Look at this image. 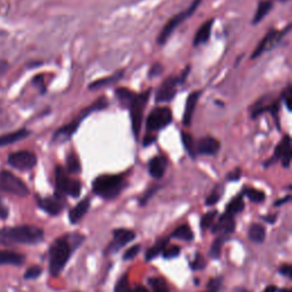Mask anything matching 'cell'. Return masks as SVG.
Masks as SVG:
<instances>
[{"mask_svg":"<svg viewBox=\"0 0 292 292\" xmlns=\"http://www.w3.org/2000/svg\"><path fill=\"white\" fill-rule=\"evenodd\" d=\"M272 8H273L272 0H261V2H259L256 14L254 16V19H252V24H258L261 20L265 19V17L268 15V13L272 11Z\"/></svg>","mask_w":292,"mask_h":292,"instance_id":"26","label":"cell"},{"mask_svg":"<svg viewBox=\"0 0 292 292\" xmlns=\"http://www.w3.org/2000/svg\"><path fill=\"white\" fill-rule=\"evenodd\" d=\"M89 207H90L89 199L86 198L85 200H82V201L78 203L76 207H73L71 210H70L69 212L70 221H71L72 224H77L78 221H79L81 218L86 215Z\"/></svg>","mask_w":292,"mask_h":292,"instance_id":"23","label":"cell"},{"mask_svg":"<svg viewBox=\"0 0 292 292\" xmlns=\"http://www.w3.org/2000/svg\"><path fill=\"white\" fill-rule=\"evenodd\" d=\"M172 121V112L167 106H158L151 113L146 119V130L149 134L160 132L168 127Z\"/></svg>","mask_w":292,"mask_h":292,"instance_id":"9","label":"cell"},{"mask_svg":"<svg viewBox=\"0 0 292 292\" xmlns=\"http://www.w3.org/2000/svg\"><path fill=\"white\" fill-rule=\"evenodd\" d=\"M280 274H282V275H284V276H287V277H291L292 276L291 265H289V264L283 265L282 267L280 268Z\"/></svg>","mask_w":292,"mask_h":292,"instance_id":"50","label":"cell"},{"mask_svg":"<svg viewBox=\"0 0 292 292\" xmlns=\"http://www.w3.org/2000/svg\"><path fill=\"white\" fill-rule=\"evenodd\" d=\"M7 163L12 168L20 170V171H28L36 167L38 158L36 153L29 150H21L13 152L7 158Z\"/></svg>","mask_w":292,"mask_h":292,"instance_id":"11","label":"cell"},{"mask_svg":"<svg viewBox=\"0 0 292 292\" xmlns=\"http://www.w3.org/2000/svg\"><path fill=\"white\" fill-rule=\"evenodd\" d=\"M107 106H108V102L106 97H104V96L99 97L97 101H95L93 104H90L88 107L84 108V110L79 113V115H78L76 119H73L71 123L56 130L53 135V138H51V142L60 144V143H64L69 141V139L77 133V130L79 129L82 121H84L87 116H89L93 112L105 110Z\"/></svg>","mask_w":292,"mask_h":292,"instance_id":"2","label":"cell"},{"mask_svg":"<svg viewBox=\"0 0 292 292\" xmlns=\"http://www.w3.org/2000/svg\"><path fill=\"white\" fill-rule=\"evenodd\" d=\"M159 190V186H152L151 189H149L146 191V193L143 195L142 197V199H141V204L142 206H144V204H146L147 203V201H149V200L153 197V195L156 193V191Z\"/></svg>","mask_w":292,"mask_h":292,"instance_id":"47","label":"cell"},{"mask_svg":"<svg viewBox=\"0 0 292 292\" xmlns=\"http://www.w3.org/2000/svg\"><path fill=\"white\" fill-rule=\"evenodd\" d=\"M181 80L178 77H169L165 79L156 90L155 102L156 103H168L171 102L177 95L178 87H180Z\"/></svg>","mask_w":292,"mask_h":292,"instance_id":"14","label":"cell"},{"mask_svg":"<svg viewBox=\"0 0 292 292\" xmlns=\"http://www.w3.org/2000/svg\"><path fill=\"white\" fill-rule=\"evenodd\" d=\"M114 292H133V290L130 289L129 276H128L127 273L124 274L123 277H121L120 280L116 282L115 287H114Z\"/></svg>","mask_w":292,"mask_h":292,"instance_id":"37","label":"cell"},{"mask_svg":"<svg viewBox=\"0 0 292 292\" xmlns=\"http://www.w3.org/2000/svg\"><path fill=\"white\" fill-rule=\"evenodd\" d=\"M182 141L183 144H184L185 150L189 152L191 158L192 159L197 158V153H195V142L193 136L186 132H182Z\"/></svg>","mask_w":292,"mask_h":292,"instance_id":"33","label":"cell"},{"mask_svg":"<svg viewBox=\"0 0 292 292\" xmlns=\"http://www.w3.org/2000/svg\"><path fill=\"white\" fill-rule=\"evenodd\" d=\"M221 195H223V187L217 186L216 189L212 191V193L207 198L206 204L207 206H213V204H216L218 201H219Z\"/></svg>","mask_w":292,"mask_h":292,"instance_id":"39","label":"cell"},{"mask_svg":"<svg viewBox=\"0 0 292 292\" xmlns=\"http://www.w3.org/2000/svg\"><path fill=\"white\" fill-rule=\"evenodd\" d=\"M81 171V163L78 155L75 152H71L67 156V172L72 173V175H77Z\"/></svg>","mask_w":292,"mask_h":292,"instance_id":"30","label":"cell"},{"mask_svg":"<svg viewBox=\"0 0 292 292\" xmlns=\"http://www.w3.org/2000/svg\"><path fill=\"white\" fill-rule=\"evenodd\" d=\"M290 199H291V195H286L285 198L277 200V201H276L275 203H274V206H275V207H280V206H282V204H284V203H286V202H289V201H290Z\"/></svg>","mask_w":292,"mask_h":292,"instance_id":"54","label":"cell"},{"mask_svg":"<svg viewBox=\"0 0 292 292\" xmlns=\"http://www.w3.org/2000/svg\"><path fill=\"white\" fill-rule=\"evenodd\" d=\"M201 2L202 0H193V3L191 4V6L187 8V10L178 13L177 15L171 17V19L167 22V24H165L164 27L162 28V30H161V32L158 37L159 45H164V43L168 41V39L170 38V36H171L173 31H175V30L180 27L183 22L186 21L187 19H189V17H191L192 15L194 14V12L198 10V7L200 5H201Z\"/></svg>","mask_w":292,"mask_h":292,"instance_id":"7","label":"cell"},{"mask_svg":"<svg viewBox=\"0 0 292 292\" xmlns=\"http://www.w3.org/2000/svg\"><path fill=\"white\" fill-rule=\"evenodd\" d=\"M32 85L37 87V88L39 89V91H40L41 95H43L47 91L46 85H45V79H43V77L41 75L36 76V77L33 78V79H32Z\"/></svg>","mask_w":292,"mask_h":292,"instance_id":"44","label":"cell"},{"mask_svg":"<svg viewBox=\"0 0 292 292\" xmlns=\"http://www.w3.org/2000/svg\"><path fill=\"white\" fill-rule=\"evenodd\" d=\"M135 233L130 229L126 228H116L113 230V241L107 246L105 254H114L119 251L121 248L128 245L135 239Z\"/></svg>","mask_w":292,"mask_h":292,"instance_id":"16","label":"cell"},{"mask_svg":"<svg viewBox=\"0 0 292 292\" xmlns=\"http://www.w3.org/2000/svg\"><path fill=\"white\" fill-rule=\"evenodd\" d=\"M278 2H281V3H286V2H289V0H278Z\"/></svg>","mask_w":292,"mask_h":292,"instance_id":"59","label":"cell"},{"mask_svg":"<svg viewBox=\"0 0 292 292\" xmlns=\"http://www.w3.org/2000/svg\"><path fill=\"white\" fill-rule=\"evenodd\" d=\"M180 252H181V248L178 246H167L162 251V255H163V258L171 259L180 255Z\"/></svg>","mask_w":292,"mask_h":292,"instance_id":"40","label":"cell"},{"mask_svg":"<svg viewBox=\"0 0 292 292\" xmlns=\"http://www.w3.org/2000/svg\"><path fill=\"white\" fill-rule=\"evenodd\" d=\"M133 292H149V290L146 289L145 286H143V285H137L135 289L133 290Z\"/></svg>","mask_w":292,"mask_h":292,"instance_id":"55","label":"cell"},{"mask_svg":"<svg viewBox=\"0 0 292 292\" xmlns=\"http://www.w3.org/2000/svg\"><path fill=\"white\" fill-rule=\"evenodd\" d=\"M30 135H31V132L27 128H21L19 130H15V132L0 135V147L12 145V144H15L22 141V139L29 137Z\"/></svg>","mask_w":292,"mask_h":292,"instance_id":"20","label":"cell"},{"mask_svg":"<svg viewBox=\"0 0 292 292\" xmlns=\"http://www.w3.org/2000/svg\"><path fill=\"white\" fill-rule=\"evenodd\" d=\"M8 216V209L0 201V219H5Z\"/></svg>","mask_w":292,"mask_h":292,"instance_id":"53","label":"cell"},{"mask_svg":"<svg viewBox=\"0 0 292 292\" xmlns=\"http://www.w3.org/2000/svg\"><path fill=\"white\" fill-rule=\"evenodd\" d=\"M168 161L162 155H158L152 158L149 162V172L150 175L159 180L162 177L165 172V168H167Z\"/></svg>","mask_w":292,"mask_h":292,"instance_id":"21","label":"cell"},{"mask_svg":"<svg viewBox=\"0 0 292 292\" xmlns=\"http://www.w3.org/2000/svg\"><path fill=\"white\" fill-rule=\"evenodd\" d=\"M55 184L56 193L69 195L72 198H78L81 192V183L78 180L69 177L67 170L62 165H57L55 169Z\"/></svg>","mask_w":292,"mask_h":292,"instance_id":"6","label":"cell"},{"mask_svg":"<svg viewBox=\"0 0 292 292\" xmlns=\"http://www.w3.org/2000/svg\"><path fill=\"white\" fill-rule=\"evenodd\" d=\"M10 70V64L6 60L0 59V76L5 75V73Z\"/></svg>","mask_w":292,"mask_h":292,"instance_id":"51","label":"cell"},{"mask_svg":"<svg viewBox=\"0 0 292 292\" xmlns=\"http://www.w3.org/2000/svg\"><path fill=\"white\" fill-rule=\"evenodd\" d=\"M84 237L79 234L65 235L56 240L49 250V272L53 276H59L71 257L75 248L79 247Z\"/></svg>","mask_w":292,"mask_h":292,"instance_id":"1","label":"cell"},{"mask_svg":"<svg viewBox=\"0 0 292 292\" xmlns=\"http://www.w3.org/2000/svg\"><path fill=\"white\" fill-rule=\"evenodd\" d=\"M290 29H291V25L289 24V25H286L285 29H283V30H271V31H268V33L266 34L263 39H261L259 45L256 47V49L251 55V60L259 57V56L266 53V51H269L271 49H273V48L275 47L277 43H280L282 39L286 36L287 32L290 31Z\"/></svg>","mask_w":292,"mask_h":292,"instance_id":"10","label":"cell"},{"mask_svg":"<svg viewBox=\"0 0 292 292\" xmlns=\"http://www.w3.org/2000/svg\"><path fill=\"white\" fill-rule=\"evenodd\" d=\"M149 283L153 292H169L167 282L162 277H151L149 278Z\"/></svg>","mask_w":292,"mask_h":292,"instance_id":"36","label":"cell"},{"mask_svg":"<svg viewBox=\"0 0 292 292\" xmlns=\"http://www.w3.org/2000/svg\"><path fill=\"white\" fill-rule=\"evenodd\" d=\"M243 209H245V202H243V195L240 194L238 197H235L232 199V201H230L227 206H226V213H228V215H232L235 216L238 215V213L241 212Z\"/></svg>","mask_w":292,"mask_h":292,"instance_id":"29","label":"cell"},{"mask_svg":"<svg viewBox=\"0 0 292 292\" xmlns=\"http://www.w3.org/2000/svg\"><path fill=\"white\" fill-rule=\"evenodd\" d=\"M127 185L124 175H101L93 182V191L96 195L105 200H114Z\"/></svg>","mask_w":292,"mask_h":292,"instance_id":"3","label":"cell"},{"mask_svg":"<svg viewBox=\"0 0 292 292\" xmlns=\"http://www.w3.org/2000/svg\"><path fill=\"white\" fill-rule=\"evenodd\" d=\"M38 206L40 207L43 211L49 213L51 216H56L63 211V209L67 206L65 202V197L62 194L56 193L51 197L38 198Z\"/></svg>","mask_w":292,"mask_h":292,"instance_id":"15","label":"cell"},{"mask_svg":"<svg viewBox=\"0 0 292 292\" xmlns=\"http://www.w3.org/2000/svg\"><path fill=\"white\" fill-rule=\"evenodd\" d=\"M42 273V268L39 267V266H32L30 267L27 272L24 274V277L27 280H33V278H37L41 275Z\"/></svg>","mask_w":292,"mask_h":292,"instance_id":"41","label":"cell"},{"mask_svg":"<svg viewBox=\"0 0 292 292\" xmlns=\"http://www.w3.org/2000/svg\"><path fill=\"white\" fill-rule=\"evenodd\" d=\"M76 292H78V291H76Z\"/></svg>","mask_w":292,"mask_h":292,"instance_id":"60","label":"cell"},{"mask_svg":"<svg viewBox=\"0 0 292 292\" xmlns=\"http://www.w3.org/2000/svg\"><path fill=\"white\" fill-rule=\"evenodd\" d=\"M242 195H246V197H248V199H249L251 202H256V203L263 202L266 199V194L263 191L252 189V187H246V189L243 190Z\"/></svg>","mask_w":292,"mask_h":292,"instance_id":"34","label":"cell"},{"mask_svg":"<svg viewBox=\"0 0 292 292\" xmlns=\"http://www.w3.org/2000/svg\"><path fill=\"white\" fill-rule=\"evenodd\" d=\"M283 101H284V104H285V106L286 108L289 111H291V98H292V88H291V86L289 85L286 87V88L282 91V97H281Z\"/></svg>","mask_w":292,"mask_h":292,"instance_id":"43","label":"cell"},{"mask_svg":"<svg viewBox=\"0 0 292 292\" xmlns=\"http://www.w3.org/2000/svg\"><path fill=\"white\" fill-rule=\"evenodd\" d=\"M151 96V89L143 91L141 94H136L133 99V102L129 105L130 112V120H132V128L135 138L139 137V133H141L142 124H143V116L144 111L147 105Z\"/></svg>","mask_w":292,"mask_h":292,"instance_id":"5","label":"cell"},{"mask_svg":"<svg viewBox=\"0 0 292 292\" xmlns=\"http://www.w3.org/2000/svg\"><path fill=\"white\" fill-rule=\"evenodd\" d=\"M200 95H201V91H193V93H191L189 95V97H187L184 115H183V124H184V126H186V127H190L192 120H193V115L195 108H197Z\"/></svg>","mask_w":292,"mask_h":292,"instance_id":"19","label":"cell"},{"mask_svg":"<svg viewBox=\"0 0 292 292\" xmlns=\"http://www.w3.org/2000/svg\"><path fill=\"white\" fill-rule=\"evenodd\" d=\"M241 169L238 168V169H235L233 170L232 172H229L228 175H227V180L230 181V182H235V181H239L240 178H241Z\"/></svg>","mask_w":292,"mask_h":292,"instance_id":"48","label":"cell"},{"mask_svg":"<svg viewBox=\"0 0 292 292\" xmlns=\"http://www.w3.org/2000/svg\"><path fill=\"white\" fill-rule=\"evenodd\" d=\"M0 191L17 195V197L21 198L28 197L30 193L27 184L8 170L0 171Z\"/></svg>","mask_w":292,"mask_h":292,"instance_id":"8","label":"cell"},{"mask_svg":"<svg viewBox=\"0 0 292 292\" xmlns=\"http://www.w3.org/2000/svg\"><path fill=\"white\" fill-rule=\"evenodd\" d=\"M206 267V260L202 257V255L197 254L194 260L191 263V268L194 269V271H199V269H202Z\"/></svg>","mask_w":292,"mask_h":292,"instance_id":"42","label":"cell"},{"mask_svg":"<svg viewBox=\"0 0 292 292\" xmlns=\"http://www.w3.org/2000/svg\"><path fill=\"white\" fill-rule=\"evenodd\" d=\"M155 139H156V138H155L154 135L147 133L146 136L144 137V146H149V145H151L152 143L155 142Z\"/></svg>","mask_w":292,"mask_h":292,"instance_id":"52","label":"cell"},{"mask_svg":"<svg viewBox=\"0 0 292 292\" xmlns=\"http://www.w3.org/2000/svg\"><path fill=\"white\" fill-rule=\"evenodd\" d=\"M235 230V220L234 216L228 215V213H223L219 217L217 223L213 225L212 233L213 234H219L218 237H224L227 238L228 235L232 234Z\"/></svg>","mask_w":292,"mask_h":292,"instance_id":"18","label":"cell"},{"mask_svg":"<svg viewBox=\"0 0 292 292\" xmlns=\"http://www.w3.org/2000/svg\"><path fill=\"white\" fill-rule=\"evenodd\" d=\"M221 282H223V278H221V277L211 278V280L209 281V283H208L209 292H217L218 290L220 289Z\"/></svg>","mask_w":292,"mask_h":292,"instance_id":"46","label":"cell"},{"mask_svg":"<svg viewBox=\"0 0 292 292\" xmlns=\"http://www.w3.org/2000/svg\"><path fill=\"white\" fill-rule=\"evenodd\" d=\"M266 238V230L264 226L259 224H254L250 226L249 228V239L255 243H261L265 241Z\"/></svg>","mask_w":292,"mask_h":292,"instance_id":"32","label":"cell"},{"mask_svg":"<svg viewBox=\"0 0 292 292\" xmlns=\"http://www.w3.org/2000/svg\"><path fill=\"white\" fill-rule=\"evenodd\" d=\"M139 251H141V246H139V245L129 248V249L124 254V259L125 260L134 259L135 257H136L139 254Z\"/></svg>","mask_w":292,"mask_h":292,"instance_id":"45","label":"cell"},{"mask_svg":"<svg viewBox=\"0 0 292 292\" xmlns=\"http://www.w3.org/2000/svg\"><path fill=\"white\" fill-rule=\"evenodd\" d=\"M275 218H276V216L273 215V216L263 217V219H264L265 221H268V223H274V221H275Z\"/></svg>","mask_w":292,"mask_h":292,"instance_id":"56","label":"cell"},{"mask_svg":"<svg viewBox=\"0 0 292 292\" xmlns=\"http://www.w3.org/2000/svg\"><path fill=\"white\" fill-rule=\"evenodd\" d=\"M0 235H2L4 239L11 240V241L17 243L34 245V243L42 241L43 230L40 227H37V226L22 225L0 229Z\"/></svg>","mask_w":292,"mask_h":292,"instance_id":"4","label":"cell"},{"mask_svg":"<svg viewBox=\"0 0 292 292\" xmlns=\"http://www.w3.org/2000/svg\"><path fill=\"white\" fill-rule=\"evenodd\" d=\"M162 70H163L162 65H161V64H158V63L154 64L153 67H152V69L150 70V77L161 75V72H162Z\"/></svg>","mask_w":292,"mask_h":292,"instance_id":"49","label":"cell"},{"mask_svg":"<svg viewBox=\"0 0 292 292\" xmlns=\"http://www.w3.org/2000/svg\"><path fill=\"white\" fill-rule=\"evenodd\" d=\"M124 76V71H120V72H116L114 73L113 76L110 77H106V78H103V79H98L94 82H91L89 85V89L90 90H96V89H101L104 88V87H108V86H112V85H115L118 81H119L121 78Z\"/></svg>","mask_w":292,"mask_h":292,"instance_id":"25","label":"cell"},{"mask_svg":"<svg viewBox=\"0 0 292 292\" xmlns=\"http://www.w3.org/2000/svg\"><path fill=\"white\" fill-rule=\"evenodd\" d=\"M217 215H218V212L216 210L209 211L206 213V215H203V217L201 218V227L203 229H207L210 227V226L213 224V221H215Z\"/></svg>","mask_w":292,"mask_h":292,"instance_id":"38","label":"cell"},{"mask_svg":"<svg viewBox=\"0 0 292 292\" xmlns=\"http://www.w3.org/2000/svg\"><path fill=\"white\" fill-rule=\"evenodd\" d=\"M25 260V257L21 254H17L15 251L10 250H0V265L11 264L19 266L23 264Z\"/></svg>","mask_w":292,"mask_h":292,"instance_id":"24","label":"cell"},{"mask_svg":"<svg viewBox=\"0 0 292 292\" xmlns=\"http://www.w3.org/2000/svg\"><path fill=\"white\" fill-rule=\"evenodd\" d=\"M207 292H209V291H207Z\"/></svg>","mask_w":292,"mask_h":292,"instance_id":"61","label":"cell"},{"mask_svg":"<svg viewBox=\"0 0 292 292\" xmlns=\"http://www.w3.org/2000/svg\"><path fill=\"white\" fill-rule=\"evenodd\" d=\"M172 239L183 240V241H192L194 239V234L192 232L189 225H181L171 233Z\"/></svg>","mask_w":292,"mask_h":292,"instance_id":"31","label":"cell"},{"mask_svg":"<svg viewBox=\"0 0 292 292\" xmlns=\"http://www.w3.org/2000/svg\"><path fill=\"white\" fill-rule=\"evenodd\" d=\"M227 238L224 237H218L210 247V250H209V256L211 257L213 259H218L220 257L221 254V249H223V245L225 242V240Z\"/></svg>","mask_w":292,"mask_h":292,"instance_id":"35","label":"cell"},{"mask_svg":"<svg viewBox=\"0 0 292 292\" xmlns=\"http://www.w3.org/2000/svg\"><path fill=\"white\" fill-rule=\"evenodd\" d=\"M168 243H169V238H162L161 240H159L154 246H152L150 249L146 251L145 260L150 261L152 259H154L155 257H158L161 252L164 250V248L168 246Z\"/></svg>","mask_w":292,"mask_h":292,"instance_id":"28","label":"cell"},{"mask_svg":"<svg viewBox=\"0 0 292 292\" xmlns=\"http://www.w3.org/2000/svg\"><path fill=\"white\" fill-rule=\"evenodd\" d=\"M213 22H215V20L213 19L208 20L206 23L199 28L197 33H195V37H194V40H193L194 47L203 45V43H206L209 40V38H210V36H211V29H212Z\"/></svg>","mask_w":292,"mask_h":292,"instance_id":"22","label":"cell"},{"mask_svg":"<svg viewBox=\"0 0 292 292\" xmlns=\"http://www.w3.org/2000/svg\"><path fill=\"white\" fill-rule=\"evenodd\" d=\"M220 150V142L212 136H204L195 142V153L200 155H215Z\"/></svg>","mask_w":292,"mask_h":292,"instance_id":"17","label":"cell"},{"mask_svg":"<svg viewBox=\"0 0 292 292\" xmlns=\"http://www.w3.org/2000/svg\"><path fill=\"white\" fill-rule=\"evenodd\" d=\"M135 93H133L132 90H129L127 88H124V87H119V88L115 89V97L119 101L120 105L123 107L128 108L130 103L133 102V99L135 97Z\"/></svg>","mask_w":292,"mask_h":292,"instance_id":"27","label":"cell"},{"mask_svg":"<svg viewBox=\"0 0 292 292\" xmlns=\"http://www.w3.org/2000/svg\"><path fill=\"white\" fill-rule=\"evenodd\" d=\"M263 292H277V287L274 285H268Z\"/></svg>","mask_w":292,"mask_h":292,"instance_id":"57","label":"cell"},{"mask_svg":"<svg viewBox=\"0 0 292 292\" xmlns=\"http://www.w3.org/2000/svg\"><path fill=\"white\" fill-rule=\"evenodd\" d=\"M280 292H291V290L290 289H282V290H280Z\"/></svg>","mask_w":292,"mask_h":292,"instance_id":"58","label":"cell"},{"mask_svg":"<svg viewBox=\"0 0 292 292\" xmlns=\"http://www.w3.org/2000/svg\"><path fill=\"white\" fill-rule=\"evenodd\" d=\"M251 116L257 118L260 114H263L265 112H269L273 115V118H275L276 124H278L277 120V114L278 111H280V99H276L272 97L269 95H265L263 97H260L258 101H257L254 105L251 106Z\"/></svg>","mask_w":292,"mask_h":292,"instance_id":"12","label":"cell"},{"mask_svg":"<svg viewBox=\"0 0 292 292\" xmlns=\"http://www.w3.org/2000/svg\"><path fill=\"white\" fill-rule=\"evenodd\" d=\"M291 138L289 135H285V136L281 139V142L277 144L274 155L266 161L264 165L265 167H269V165H272L273 163L277 162L278 160H281L283 167L287 169L291 163Z\"/></svg>","mask_w":292,"mask_h":292,"instance_id":"13","label":"cell"}]
</instances>
